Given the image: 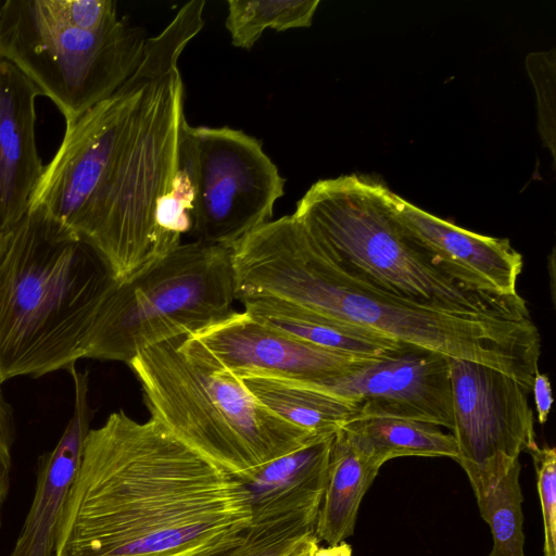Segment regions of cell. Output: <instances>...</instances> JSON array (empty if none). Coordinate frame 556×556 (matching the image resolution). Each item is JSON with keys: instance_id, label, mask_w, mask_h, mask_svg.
Segmentation results:
<instances>
[{"instance_id": "obj_1", "label": "cell", "mask_w": 556, "mask_h": 556, "mask_svg": "<svg viewBox=\"0 0 556 556\" xmlns=\"http://www.w3.org/2000/svg\"><path fill=\"white\" fill-rule=\"evenodd\" d=\"M252 520L238 477L118 410L86 438L54 556H192Z\"/></svg>"}, {"instance_id": "obj_2", "label": "cell", "mask_w": 556, "mask_h": 556, "mask_svg": "<svg viewBox=\"0 0 556 556\" xmlns=\"http://www.w3.org/2000/svg\"><path fill=\"white\" fill-rule=\"evenodd\" d=\"M235 298L274 296L370 337L500 370L531 391L541 337L527 304L454 309L391 292L325 251L293 215L230 248Z\"/></svg>"}, {"instance_id": "obj_3", "label": "cell", "mask_w": 556, "mask_h": 556, "mask_svg": "<svg viewBox=\"0 0 556 556\" xmlns=\"http://www.w3.org/2000/svg\"><path fill=\"white\" fill-rule=\"evenodd\" d=\"M116 283L86 238L30 207L0 250V384L83 358L86 336Z\"/></svg>"}, {"instance_id": "obj_4", "label": "cell", "mask_w": 556, "mask_h": 556, "mask_svg": "<svg viewBox=\"0 0 556 556\" xmlns=\"http://www.w3.org/2000/svg\"><path fill=\"white\" fill-rule=\"evenodd\" d=\"M203 3L189 1L157 35L155 67L132 108L112 175L81 235L99 251L116 282L162 257L154 215L176 169L185 118L178 60L203 28Z\"/></svg>"}, {"instance_id": "obj_5", "label": "cell", "mask_w": 556, "mask_h": 556, "mask_svg": "<svg viewBox=\"0 0 556 556\" xmlns=\"http://www.w3.org/2000/svg\"><path fill=\"white\" fill-rule=\"evenodd\" d=\"M182 337L142 350L128 366L150 417L184 444L242 479L318 437L269 410L235 374L186 351Z\"/></svg>"}, {"instance_id": "obj_6", "label": "cell", "mask_w": 556, "mask_h": 556, "mask_svg": "<svg viewBox=\"0 0 556 556\" xmlns=\"http://www.w3.org/2000/svg\"><path fill=\"white\" fill-rule=\"evenodd\" d=\"M386 189L356 174L320 179L298 201L292 215L333 257L402 296L468 311L526 303L519 294L502 298L468 291L434 268L399 230Z\"/></svg>"}, {"instance_id": "obj_7", "label": "cell", "mask_w": 556, "mask_h": 556, "mask_svg": "<svg viewBox=\"0 0 556 556\" xmlns=\"http://www.w3.org/2000/svg\"><path fill=\"white\" fill-rule=\"evenodd\" d=\"M235 300L230 249L180 243L115 285L86 336L83 358L128 365L149 346L226 317Z\"/></svg>"}, {"instance_id": "obj_8", "label": "cell", "mask_w": 556, "mask_h": 556, "mask_svg": "<svg viewBox=\"0 0 556 556\" xmlns=\"http://www.w3.org/2000/svg\"><path fill=\"white\" fill-rule=\"evenodd\" d=\"M148 38L125 20L85 30L55 18L43 0L0 1V59L52 100L65 123L113 96L131 77Z\"/></svg>"}, {"instance_id": "obj_9", "label": "cell", "mask_w": 556, "mask_h": 556, "mask_svg": "<svg viewBox=\"0 0 556 556\" xmlns=\"http://www.w3.org/2000/svg\"><path fill=\"white\" fill-rule=\"evenodd\" d=\"M194 156L195 195L190 235L230 249L271 220L285 179L262 142L242 130L188 125Z\"/></svg>"}, {"instance_id": "obj_10", "label": "cell", "mask_w": 556, "mask_h": 556, "mask_svg": "<svg viewBox=\"0 0 556 556\" xmlns=\"http://www.w3.org/2000/svg\"><path fill=\"white\" fill-rule=\"evenodd\" d=\"M157 37L148 38L140 65L113 96L65 123L62 143L31 198L30 207L43 208L80 236L112 175L132 108L155 67Z\"/></svg>"}, {"instance_id": "obj_11", "label": "cell", "mask_w": 556, "mask_h": 556, "mask_svg": "<svg viewBox=\"0 0 556 556\" xmlns=\"http://www.w3.org/2000/svg\"><path fill=\"white\" fill-rule=\"evenodd\" d=\"M451 384L456 462L479 503L522 452L538 445L530 390L500 370L463 359H451Z\"/></svg>"}, {"instance_id": "obj_12", "label": "cell", "mask_w": 556, "mask_h": 556, "mask_svg": "<svg viewBox=\"0 0 556 556\" xmlns=\"http://www.w3.org/2000/svg\"><path fill=\"white\" fill-rule=\"evenodd\" d=\"M181 346L238 377L262 376L315 382L354 371L376 358L344 354L292 338L232 311L226 317L184 336Z\"/></svg>"}, {"instance_id": "obj_13", "label": "cell", "mask_w": 556, "mask_h": 556, "mask_svg": "<svg viewBox=\"0 0 556 556\" xmlns=\"http://www.w3.org/2000/svg\"><path fill=\"white\" fill-rule=\"evenodd\" d=\"M300 383L352 403L355 418L396 417L453 427L451 358L439 353L406 349L342 376Z\"/></svg>"}, {"instance_id": "obj_14", "label": "cell", "mask_w": 556, "mask_h": 556, "mask_svg": "<svg viewBox=\"0 0 556 556\" xmlns=\"http://www.w3.org/2000/svg\"><path fill=\"white\" fill-rule=\"evenodd\" d=\"M384 198L404 238L447 278L471 292L502 298L518 294L523 258L508 239L460 228L409 203L388 187Z\"/></svg>"}, {"instance_id": "obj_15", "label": "cell", "mask_w": 556, "mask_h": 556, "mask_svg": "<svg viewBox=\"0 0 556 556\" xmlns=\"http://www.w3.org/2000/svg\"><path fill=\"white\" fill-rule=\"evenodd\" d=\"M38 87L0 59V239L24 218L43 174L36 142Z\"/></svg>"}, {"instance_id": "obj_16", "label": "cell", "mask_w": 556, "mask_h": 556, "mask_svg": "<svg viewBox=\"0 0 556 556\" xmlns=\"http://www.w3.org/2000/svg\"><path fill=\"white\" fill-rule=\"evenodd\" d=\"M74 381V410L55 447L43 455L35 495L9 556H54L58 529L80 466L94 410L88 399V371L67 368Z\"/></svg>"}, {"instance_id": "obj_17", "label": "cell", "mask_w": 556, "mask_h": 556, "mask_svg": "<svg viewBox=\"0 0 556 556\" xmlns=\"http://www.w3.org/2000/svg\"><path fill=\"white\" fill-rule=\"evenodd\" d=\"M334 433L318 435L240 479L253 517L321 502Z\"/></svg>"}, {"instance_id": "obj_18", "label": "cell", "mask_w": 556, "mask_h": 556, "mask_svg": "<svg viewBox=\"0 0 556 556\" xmlns=\"http://www.w3.org/2000/svg\"><path fill=\"white\" fill-rule=\"evenodd\" d=\"M379 469L343 428L336 431L315 528L318 542L334 545L353 534L362 500Z\"/></svg>"}, {"instance_id": "obj_19", "label": "cell", "mask_w": 556, "mask_h": 556, "mask_svg": "<svg viewBox=\"0 0 556 556\" xmlns=\"http://www.w3.org/2000/svg\"><path fill=\"white\" fill-rule=\"evenodd\" d=\"M240 302L244 312L260 323L319 348L365 358H382L406 350L281 299L252 296Z\"/></svg>"}, {"instance_id": "obj_20", "label": "cell", "mask_w": 556, "mask_h": 556, "mask_svg": "<svg viewBox=\"0 0 556 556\" xmlns=\"http://www.w3.org/2000/svg\"><path fill=\"white\" fill-rule=\"evenodd\" d=\"M353 443L381 468L403 456L450 457L458 450L452 433L437 425L396 417H357L343 427Z\"/></svg>"}, {"instance_id": "obj_21", "label": "cell", "mask_w": 556, "mask_h": 556, "mask_svg": "<svg viewBox=\"0 0 556 556\" xmlns=\"http://www.w3.org/2000/svg\"><path fill=\"white\" fill-rule=\"evenodd\" d=\"M239 378L269 410L312 434L334 433L357 415L352 403L300 382L262 376Z\"/></svg>"}, {"instance_id": "obj_22", "label": "cell", "mask_w": 556, "mask_h": 556, "mask_svg": "<svg viewBox=\"0 0 556 556\" xmlns=\"http://www.w3.org/2000/svg\"><path fill=\"white\" fill-rule=\"evenodd\" d=\"M321 502L253 517L238 535L192 556H288L315 533Z\"/></svg>"}, {"instance_id": "obj_23", "label": "cell", "mask_w": 556, "mask_h": 556, "mask_svg": "<svg viewBox=\"0 0 556 556\" xmlns=\"http://www.w3.org/2000/svg\"><path fill=\"white\" fill-rule=\"evenodd\" d=\"M185 118L180 125L177 165L169 185L156 203L154 225L161 256L181 243L190 232L195 195L194 156Z\"/></svg>"}, {"instance_id": "obj_24", "label": "cell", "mask_w": 556, "mask_h": 556, "mask_svg": "<svg viewBox=\"0 0 556 556\" xmlns=\"http://www.w3.org/2000/svg\"><path fill=\"white\" fill-rule=\"evenodd\" d=\"M319 0H228L226 28L233 47L250 50L264 30L283 31L312 25Z\"/></svg>"}, {"instance_id": "obj_25", "label": "cell", "mask_w": 556, "mask_h": 556, "mask_svg": "<svg viewBox=\"0 0 556 556\" xmlns=\"http://www.w3.org/2000/svg\"><path fill=\"white\" fill-rule=\"evenodd\" d=\"M518 460L496 488L477 503L481 517L490 526L493 546L489 556H525L522 492Z\"/></svg>"}, {"instance_id": "obj_26", "label": "cell", "mask_w": 556, "mask_h": 556, "mask_svg": "<svg viewBox=\"0 0 556 556\" xmlns=\"http://www.w3.org/2000/svg\"><path fill=\"white\" fill-rule=\"evenodd\" d=\"M526 71L532 81L538 111V130L544 148L556 161V53L531 52L526 56Z\"/></svg>"}, {"instance_id": "obj_27", "label": "cell", "mask_w": 556, "mask_h": 556, "mask_svg": "<svg viewBox=\"0 0 556 556\" xmlns=\"http://www.w3.org/2000/svg\"><path fill=\"white\" fill-rule=\"evenodd\" d=\"M528 453L536 473L544 527V556H556V450L535 445Z\"/></svg>"}, {"instance_id": "obj_28", "label": "cell", "mask_w": 556, "mask_h": 556, "mask_svg": "<svg viewBox=\"0 0 556 556\" xmlns=\"http://www.w3.org/2000/svg\"><path fill=\"white\" fill-rule=\"evenodd\" d=\"M58 20L85 30H100L119 18L116 2L111 0H43Z\"/></svg>"}, {"instance_id": "obj_29", "label": "cell", "mask_w": 556, "mask_h": 556, "mask_svg": "<svg viewBox=\"0 0 556 556\" xmlns=\"http://www.w3.org/2000/svg\"><path fill=\"white\" fill-rule=\"evenodd\" d=\"M12 418L0 391V513L10 488Z\"/></svg>"}, {"instance_id": "obj_30", "label": "cell", "mask_w": 556, "mask_h": 556, "mask_svg": "<svg viewBox=\"0 0 556 556\" xmlns=\"http://www.w3.org/2000/svg\"><path fill=\"white\" fill-rule=\"evenodd\" d=\"M531 391L534 396L539 422L544 425L547 421L553 404L552 388L548 376L538 370L533 378Z\"/></svg>"}, {"instance_id": "obj_31", "label": "cell", "mask_w": 556, "mask_h": 556, "mask_svg": "<svg viewBox=\"0 0 556 556\" xmlns=\"http://www.w3.org/2000/svg\"><path fill=\"white\" fill-rule=\"evenodd\" d=\"M309 556H352V547L345 541L334 545L315 546Z\"/></svg>"}, {"instance_id": "obj_32", "label": "cell", "mask_w": 556, "mask_h": 556, "mask_svg": "<svg viewBox=\"0 0 556 556\" xmlns=\"http://www.w3.org/2000/svg\"><path fill=\"white\" fill-rule=\"evenodd\" d=\"M319 544L314 534L305 538L288 556H309L312 551Z\"/></svg>"}, {"instance_id": "obj_33", "label": "cell", "mask_w": 556, "mask_h": 556, "mask_svg": "<svg viewBox=\"0 0 556 556\" xmlns=\"http://www.w3.org/2000/svg\"><path fill=\"white\" fill-rule=\"evenodd\" d=\"M3 240L4 239H0V250H1V247H2V243H3Z\"/></svg>"}]
</instances>
